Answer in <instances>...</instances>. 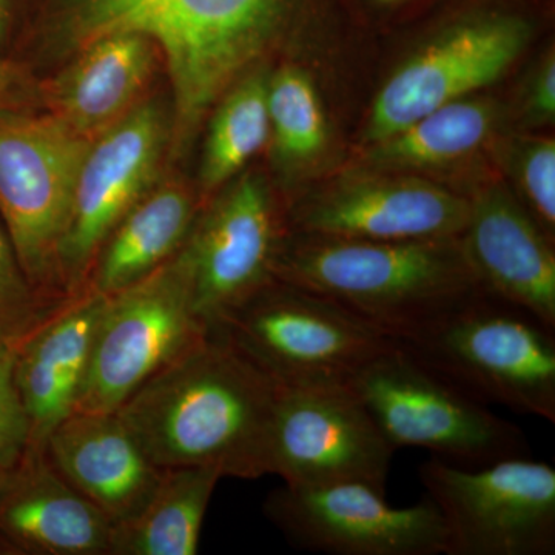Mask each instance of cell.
<instances>
[{
  "instance_id": "obj_1",
  "label": "cell",
  "mask_w": 555,
  "mask_h": 555,
  "mask_svg": "<svg viewBox=\"0 0 555 555\" xmlns=\"http://www.w3.org/2000/svg\"><path fill=\"white\" fill-rule=\"evenodd\" d=\"M346 0H53V53L73 56L102 36L137 33L155 43L173 90L171 144L184 147L219 98L270 50L320 31Z\"/></svg>"
},
{
  "instance_id": "obj_2",
  "label": "cell",
  "mask_w": 555,
  "mask_h": 555,
  "mask_svg": "<svg viewBox=\"0 0 555 555\" xmlns=\"http://www.w3.org/2000/svg\"><path fill=\"white\" fill-rule=\"evenodd\" d=\"M281 386L208 332L118 409L160 469L214 467L222 478L264 477Z\"/></svg>"
},
{
  "instance_id": "obj_3",
  "label": "cell",
  "mask_w": 555,
  "mask_h": 555,
  "mask_svg": "<svg viewBox=\"0 0 555 555\" xmlns=\"http://www.w3.org/2000/svg\"><path fill=\"white\" fill-rule=\"evenodd\" d=\"M273 275L317 292L390 338L483 292L459 238L357 241L288 232Z\"/></svg>"
},
{
  "instance_id": "obj_4",
  "label": "cell",
  "mask_w": 555,
  "mask_h": 555,
  "mask_svg": "<svg viewBox=\"0 0 555 555\" xmlns=\"http://www.w3.org/2000/svg\"><path fill=\"white\" fill-rule=\"evenodd\" d=\"M555 328L483 291L426 326L392 338L481 403L555 423Z\"/></svg>"
},
{
  "instance_id": "obj_5",
  "label": "cell",
  "mask_w": 555,
  "mask_h": 555,
  "mask_svg": "<svg viewBox=\"0 0 555 555\" xmlns=\"http://www.w3.org/2000/svg\"><path fill=\"white\" fill-rule=\"evenodd\" d=\"M278 386L349 387L393 339L317 292L273 278L211 328Z\"/></svg>"
},
{
  "instance_id": "obj_6",
  "label": "cell",
  "mask_w": 555,
  "mask_h": 555,
  "mask_svg": "<svg viewBox=\"0 0 555 555\" xmlns=\"http://www.w3.org/2000/svg\"><path fill=\"white\" fill-rule=\"evenodd\" d=\"M393 449L423 448L465 467L531 456L525 434L393 345L349 383Z\"/></svg>"
},
{
  "instance_id": "obj_7",
  "label": "cell",
  "mask_w": 555,
  "mask_h": 555,
  "mask_svg": "<svg viewBox=\"0 0 555 555\" xmlns=\"http://www.w3.org/2000/svg\"><path fill=\"white\" fill-rule=\"evenodd\" d=\"M535 30L534 14L509 0H474L455 11L383 83L369 113L364 144L492 86L528 49Z\"/></svg>"
},
{
  "instance_id": "obj_8",
  "label": "cell",
  "mask_w": 555,
  "mask_h": 555,
  "mask_svg": "<svg viewBox=\"0 0 555 555\" xmlns=\"http://www.w3.org/2000/svg\"><path fill=\"white\" fill-rule=\"evenodd\" d=\"M91 139L54 118L0 109V218L25 276L43 301H67L60 247Z\"/></svg>"
},
{
  "instance_id": "obj_9",
  "label": "cell",
  "mask_w": 555,
  "mask_h": 555,
  "mask_svg": "<svg viewBox=\"0 0 555 555\" xmlns=\"http://www.w3.org/2000/svg\"><path fill=\"white\" fill-rule=\"evenodd\" d=\"M418 477L447 531V555H553L555 469L531 456L465 467L433 456Z\"/></svg>"
},
{
  "instance_id": "obj_10",
  "label": "cell",
  "mask_w": 555,
  "mask_h": 555,
  "mask_svg": "<svg viewBox=\"0 0 555 555\" xmlns=\"http://www.w3.org/2000/svg\"><path fill=\"white\" fill-rule=\"evenodd\" d=\"M208 331L177 257L105 297L76 411L116 412Z\"/></svg>"
},
{
  "instance_id": "obj_11",
  "label": "cell",
  "mask_w": 555,
  "mask_h": 555,
  "mask_svg": "<svg viewBox=\"0 0 555 555\" xmlns=\"http://www.w3.org/2000/svg\"><path fill=\"white\" fill-rule=\"evenodd\" d=\"M287 219L261 175L233 178L201 207L178 251L193 310L208 332L272 281Z\"/></svg>"
},
{
  "instance_id": "obj_12",
  "label": "cell",
  "mask_w": 555,
  "mask_h": 555,
  "mask_svg": "<svg viewBox=\"0 0 555 555\" xmlns=\"http://www.w3.org/2000/svg\"><path fill=\"white\" fill-rule=\"evenodd\" d=\"M170 142L171 118L156 101L138 102L91 139L60 247L61 281L68 298L86 288L94 257L119 219L158 184Z\"/></svg>"
},
{
  "instance_id": "obj_13",
  "label": "cell",
  "mask_w": 555,
  "mask_h": 555,
  "mask_svg": "<svg viewBox=\"0 0 555 555\" xmlns=\"http://www.w3.org/2000/svg\"><path fill=\"white\" fill-rule=\"evenodd\" d=\"M393 452L349 387H281L264 469L284 485L357 481L386 492Z\"/></svg>"
},
{
  "instance_id": "obj_14",
  "label": "cell",
  "mask_w": 555,
  "mask_h": 555,
  "mask_svg": "<svg viewBox=\"0 0 555 555\" xmlns=\"http://www.w3.org/2000/svg\"><path fill=\"white\" fill-rule=\"evenodd\" d=\"M269 520L288 542L334 555H438L447 553L443 518L429 499L389 505L386 492L366 483L283 485L266 499Z\"/></svg>"
},
{
  "instance_id": "obj_15",
  "label": "cell",
  "mask_w": 555,
  "mask_h": 555,
  "mask_svg": "<svg viewBox=\"0 0 555 555\" xmlns=\"http://www.w3.org/2000/svg\"><path fill=\"white\" fill-rule=\"evenodd\" d=\"M469 196L430 179L372 171L318 190L288 214V232L357 241L459 238Z\"/></svg>"
},
{
  "instance_id": "obj_16",
  "label": "cell",
  "mask_w": 555,
  "mask_h": 555,
  "mask_svg": "<svg viewBox=\"0 0 555 555\" xmlns=\"http://www.w3.org/2000/svg\"><path fill=\"white\" fill-rule=\"evenodd\" d=\"M460 244L483 291L555 328L554 243L506 185L491 182L469 196Z\"/></svg>"
},
{
  "instance_id": "obj_17",
  "label": "cell",
  "mask_w": 555,
  "mask_h": 555,
  "mask_svg": "<svg viewBox=\"0 0 555 555\" xmlns=\"http://www.w3.org/2000/svg\"><path fill=\"white\" fill-rule=\"evenodd\" d=\"M43 451L113 526L137 516L163 476L118 412H73L51 430Z\"/></svg>"
},
{
  "instance_id": "obj_18",
  "label": "cell",
  "mask_w": 555,
  "mask_h": 555,
  "mask_svg": "<svg viewBox=\"0 0 555 555\" xmlns=\"http://www.w3.org/2000/svg\"><path fill=\"white\" fill-rule=\"evenodd\" d=\"M104 306L105 295L83 288L16 343L14 379L30 448H43L51 430L76 411Z\"/></svg>"
},
{
  "instance_id": "obj_19",
  "label": "cell",
  "mask_w": 555,
  "mask_h": 555,
  "mask_svg": "<svg viewBox=\"0 0 555 555\" xmlns=\"http://www.w3.org/2000/svg\"><path fill=\"white\" fill-rule=\"evenodd\" d=\"M113 525L30 448L0 491V542L14 553L109 555Z\"/></svg>"
},
{
  "instance_id": "obj_20",
  "label": "cell",
  "mask_w": 555,
  "mask_h": 555,
  "mask_svg": "<svg viewBox=\"0 0 555 555\" xmlns=\"http://www.w3.org/2000/svg\"><path fill=\"white\" fill-rule=\"evenodd\" d=\"M155 43L137 33H115L87 43L43 90L50 115L93 139L139 102L158 60Z\"/></svg>"
},
{
  "instance_id": "obj_21",
  "label": "cell",
  "mask_w": 555,
  "mask_h": 555,
  "mask_svg": "<svg viewBox=\"0 0 555 555\" xmlns=\"http://www.w3.org/2000/svg\"><path fill=\"white\" fill-rule=\"evenodd\" d=\"M201 207L184 182H158L108 233L86 288L107 297L163 268L184 246Z\"/></svg>"
},
{
  "instance_id": "obj_22",
  "label": "cell",
  "mask_w": 555,
  "mask_h": 555,
  "mask_svg": "<svg viewBox=\"0 0 555 555\" xmlns=\"http://www.w3.org/2000/svg\"><path fill=\"white\" fill-rule=\"evenodd\" d=\"M505 119V107L492 98L449 102L392 137L367 145L369 169L412 171L451 166L476 155Z\"/></svg>"
},
{
  "instance_id": "obj_23",
  "label": "cell",
  "mask_w": 555,
  "mask_h": 555,
  "mask_svg": "<svg viewBox=\"0 0 555 555\" xmlns=\"http://www.w3.org/2000/svg\"><path fill=\"white\" fill-rule=\"evenodd\" d=\"M222 476L214 467L163 469L144 507L113 526L109 555H195L208 503Z\"/></svg>"
},
{
  "instance_id": "obj_24",
  "label": "cell",
  "mask_w": 555,
  "mask_h": 555,
  "mask_svg": "<svg viewBox=\"0 0 555 555\" xmlns=\"http://www.w3.org/2000/svg\"><path fill=\"white\" fill-rule=\"evenodd\" d=\"M269 75L250 69L219 98L201 156V198H211L269 144Z\"/></svg>"
},
{
  "instance_id": "obj_25",
  "label": "cell",
  "mask_w": 555,
  "mask_h": 555,
  "mask_svg": "<svg viewBox=\"0 0 555 555\" xmlns=\"http://www.w3.org/2000/svg\"><path fill=\"white\" fill-rule=\"evenodd\" d=\"M269 144L278 169L302 173L315 166L328 144V122L312 76L297 65L270 73Z\"/></svg>"
},
{
  "instance_id": "obj_26",
  "label": "cell",
  "mask_w": 555,
  "mask_h": 555,
  "mask_svg": "<svg viewBox=\"0 0 555 555\" xmlns=\"http://www.w3.org/2000/svg\"><path fill=\"white\" fill-rule=\"evenodd\" d=\"M499 155L518 190L516 198L553 241L555 233V141L513 137L499 145Z\"/></svg>"
},
{
  "instance_id": "obj_27",
  "label": "cell",
  "mask_w": 555,
  "mask_h": 555,
  "mask_svg": "<svg viewBox=\"0 0 555 555\" xmlns=\"http://www.w3.org/2000/svg\"><path fill=\"white\" fill-rule=\"evenodd\" d=\"M57 306L39 297L25 276L13 243L0 222V338L17 343Z\"/></svg>"
},
{
  "instance_id": "obj_28",
  "label": "cell",
  "mask_w": 555,
  "mask_h": 555,
  "mask_svg": "<svg viewBox=\"0 0 555 555\" xmlns=\"http://www.w3.org/2000/svg\"><path fill=\"white\" fill-rule=\"evenodd\" d=\"M16 343L0 338V470H11L30 449V425L14 379Z\"/></svg>"
},
{
  "instance_id": "obj_29",
  "label": "cell",
  "mask_w": 555,
  "mask_h": 555,
  "mask_svg": "<svg viewBox=\"0 0 555 555\" xmlns=\"http://www.w3.org/2000/svg\"><path fill=\"white\" fill-rule=\"evenodd\" d=\"M555 119V54L547 50L526 76L517 101V122L524 129L550 126Z\"/></svg>"
},
{
  "instance_id": "obj_30",
  "label": "cell",
  "mask_w": 555,
  "mask_h": 555,
  "mask_svg": "<svg viewBox=\"0 0 555 555\" xmlns=\"http://www.w3.org/2000/svg\"><path fill=\"white\" fill-rule=\"evenodd\" d=\"M33 98L28 76L16 64L0 60V109H24Z\"/></svg>"
},
{
  "instance_id": "obj_31",
  "label": "cell",
  "mask_w": 555,
  "mask_h": 555,
  "mask_svg": "<svg viewBox=\"0 0 555 555\" xmlns=\"http://www.w3.org/2000/svg\"><path fill=\"white\" fill-rule=\"evenodd\" d=\"M11 10H13V0H0V46L9 33Z\"/></svg>"
},
{
  "instance_id": "obj_32",
  "label": "cell",
  "mask_w": 555,
  "mask_h": 555,
  "mask_svg": "<svg viewBox=\"0 0 555 555\" xmlns=\"http://www.w3.org/2000/svg\"><path fill=\"white\" fill-rule=\"evenodd\" d=\"M363 2L369 3V5L374 7V9L387 10L406 5V3L412 2V0H363Z\"/></svg>"
},
{
  "instance_id": "obj_33",
  "label": "cell",
  "mask_w": 555,
  "mask_h": 555,
  "mask_svg": "<svg viewBox=\"0 0 555 555\" xmlns=\"http://www.w3.org/2000/svg\"><path fill=\"white\" fill-rule=\"evenodd\" d=\"M7 474H9V470H0V491H2L3 485H5Z\"/></svg>"
}]
</instances>
